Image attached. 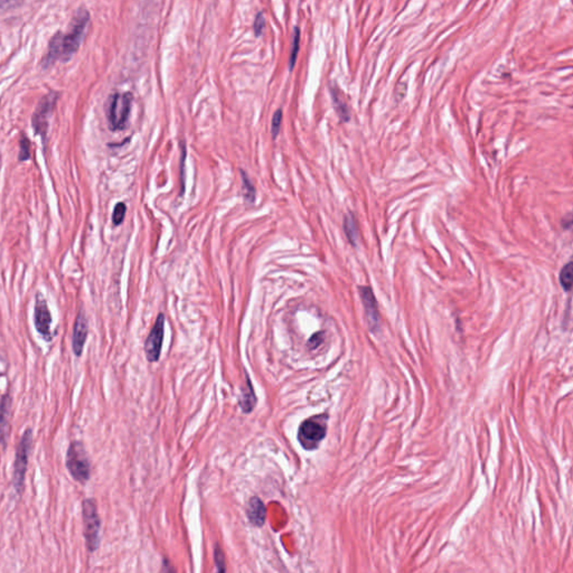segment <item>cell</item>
<instances>
[{
	"label": "cell",
	"mask_w": 573,
	"mask_h": 573,
	"mask_svg": "<svg viewBox=\"0 0 573 573\" xmlns=\"http://www.w3.org/2000/svg\"><path fill=\"white\" fill-rule=\"evenodd\" d=\"M328 415H315L304 420L298 430V440L306 451H315L324 440L327 433Z\"/></svg>",
	"instance_id": "cell-2"
},
{
	"label": "cell",
	"mask_w": 573,
	"mask_h": 573,
	"mask_svg": "<svg viewBox=\"0 0 573 573\" xmlns=\"http://www.w3.org/2000/svg\"><path fill=\"white\" fill-rule=\"evenodd\" d=\"M281 122H282V110L278 109L272 117L271 135L273 139H275L280 132Z\"/></svg>",
	"instance_id": "cell-21"
},
{
	"label": "cell",
	"mask_w": 573,
	"mask_h": 573,
	"mask_svg": "<svg viewBox=\"0 0 573 573\" xmlns=\"http://www.w3.org/2000/svg\"><path fill=\"white\" fill-rule=\"evenodd\" d=\"M246 390H243L242 395L240 398V407L244 413H250L252 410L255 409V403H257V397L255 395V391L252 388L251 382H250L249 377H246Z\"/></svg>",
	"instance_id": "cell-15"
},
{
	"label": "cell",
	"mask_w": 573,
	"mask_h": 573,
	"mask_svg": "<svg viewBox=\"0 0 573 573\" xmlns=\"http://www.w3.org/2000/svg\"><path fill=\"white\" fill-rule=\"evenodd\" d=\"M322 340H324V334L316 333L313 337H311V338H310L309 342H308V346H309L310 348H316L317 346L322 344Z\"/></svg>",
	"instance_id": "cell-25"
},
{
	"label": "cell",
	"mask_w": 573,
	"mask_h": 573,
	"mask_svg": "<svg viewBox=\"0 0 573 573\" xmlns=\"http://www.w3.org/2000/svg\"><path fill=\"white\" fill-rule=\"evenodd\" d=\"M264 26H266V18H264V12H259L255 16V33L257 37H260L264 32Z\"/></svg>",
	"instance_id": "cell-23"
},
{
	"label": "cell",
	"mask_w": 573,
	"mask_h": 573,
	"mask_svg": "<svg viewBox=\"0 0 573 573\" xmlns=\"http://www.w3.org/2000/svg\"><path fill=\"white\" fill-rule=\"evenodd\" d=\"M562 226H563V230H570L571 226H572V215H571V213L567 214V217H563Z\"/></svg>",
	"instance_id": "cell-26"
},
{
	"label": "cell",
	"mask_w": 573,
	"mask_h": 573,
	"mask_svg": "<svg viewBox=\"0 0 573 573\" xmlns=\"http://www.w3.org/2000/svg\"><path fill=\"white\" fill-rule=\"evenodd\" d=\"M164 315L161 313L156 319L155 325L145 343V352H146L147 360L149 362H157L161 357L163 340H164Z\"/></svg>",
	"instance_id": "cell-7"
},
{
	"label": "cell",
	"mask_w": 573,
	"mask_h": 573,
	"mask_svg": "<svg viewBox=\"0 0 573 573\" xmlns=\"http://www.w3.org/2000/svg\"><path fill=\"white\" fill-rule=\"evenodd\" d=\"M331 97H333L334 107H335V110H336L338 117L340 118V120L347 122L351 117H349V111H348L345 102L343 101L342 98L340 97V94L337 93L336 91H331Z\"/></svg>",
	"instance_id": "cell-17"
},
{
	"label": "cell",
	"mask_w": 573,
	"mask_h": 573,
	"mask_svg": "<svg viewBox=\"0 0 573 573\" xmlns=\"http://www.w3.org/2000/svg\"><path fill=\"white\" fill-rule=\"evenodd\" d=\"M215 563L217 565V570L219 571H226V560H224V554H223V551L221 550V547H215Z\"/></svg>",
	"instance_id": "cell-24"
},
{
	"label": "cell",
	"mask_w": 573,
	"mask_h": 573,
	"mask_svg": "<svg viewBox=\"0 0 573 573\" xmlns=\"http://www.w3.org/2000/svg\"><path fill=\"white\" fill-rule=\"evenodd\" d=\"M89 14L84 10L79 12L73 23V28L63 36H56L51 44L50 59H65L79 48L85 27L88 25Z\"/></svg>",
	"instance_id": "cell-1"
},
{
	"label": "cell",
	"mask_w": 573,
	"mask_h": 573,
	"mask_svg": "<svg viewBox=\"0 0 573 573\" xmlns=\"http://www.w3.org/2000/svg\"><path fill=\"white\" fill-rule=\"evenodd\" d=\"M344 232H345L346 237H347L348 242L351 243L352 246H356L357 241H358V224H357L356 219H355L354 214H346L344 217Z\"/></svg>",
	"instance_id": "cell-14"
},
{
	"label": "cell",
	"mask_w": 573,
	"mask_h": 573,
	"mask_svg": "<svg viewBox=\"0 0 573 573\" xmlns=\"http://www.w3.org/2000/svg\"><path fill=\"white\" fill-rule=\"evenodd\" d=\"M55 101L56 97L53 94L44 98L38 104L34 117H33V127L35 130V135L41 136L43 143L46 140L48 118L53 110V107L55 106Z\"/></svg>",
	"instance_id": "cell-8"
},
{
	"label": "cell",
	"mask_w": 573,
	"mask_h": 573,
	"mask_svg": "<svg viewBox=\"0 0 573 573\" xmlns=\"http://www.w3.org/2000/svg\"><path fill=\"white\" fill-rule=\"evenodd\" d=\"M241 175H242L243 193H244V197H246V199L248 202L253 203L255 199V186H253V184H252L251 181H250L249 177H248V174H246L243 172V170H241Z\"/></svg>",
	"instance_id": "cell-19"
},
{
	"label": "cell",
	"mask_w": 573,
	"mask_h": 573,
	"mask_svg": "<svg viewBox=\"0 0 573 573\" xmlns=\"http://www.w3.org/2000/svg\"><path fill=\"white\" fill-rule=\"evenodd\" d=\"M83 527H84L85 542L89 551L97 550L100 544V522L97 503L94 500H85L82 504Z\"/></svg>",
	"instance_id": "cell-5"
},
{
	"label": "cell",
	"mask_w": 573,
	"mask_h": 573,
	"mask_svg": "<svg viewBox=\"0 0 573 573\" xmlns=\"http://www.w3.org/2000/svg\"><path fill=\"white\" fill-rule=\"evenodd\" d=\"M66 467L76 482L85 484L91 475L90 460L82 442H73L66 453Z\"/></svg>",
	"instance_id": "cell-3"
},
{
	"label": "cell",
	"mask_w": 573,
	"mask_h": 573,
	"mask_svg": "<svg viewBox=\"0 0 573 573\" xmlns=\"http://www.w3.org/2000/svg\"><path fill=\"white\" fill-rule=\"evenodd\" d=\"M34 318H35V327L38 333L41 334L42 336L50 340L52 338V334H51V324H52V316H51V311L47 306L46 300L42 297L41 293H38L36 297L35 304V313H34Z\"/></svg>",
	"instance_id": "cell-10"
},
{
	"label": "cell",
	"mask_w": 573,
	"mask_h": 573,
	"mask_svg": "<svg viewBox=\"0 0 573 573\" xmlns=\"http://www.w3.org/2000/svg\"><path fill=\"white\" fill-rule=\"evenodd\" d=\"M558 280H560V284H561L565 291H567V293L571 291L573 282V264L571 261L562 268L560 275H558Z\"/></svg>",
	"instance_id": "cell-16"
},
{
	"label": "cell",
	"mask_w": 573,
	"mask_h": 573,
	"mask_svg": "<svg viewBox=\"0 0 573 573\" xmlns=\"http://www.w3.org/2000/svg\"><path fill=\"white\" fill-rule=\"evenodd\" d=\"M358 295L362 300L363 307L365 311L366 322L369 325L370 329L372 331H377L379 324H380V315H379L376 298H375L373 290L371 286H358Z\"/></svg>",
	"instance_id": "cell-9"
},
{
	"label": "cell",
	"mask_w": 573,
	"mask_h": 573,
	"mask_svg": "<svg viewBox=\"0 0 573 573\" xmlns=\"http://www.w3.org/2000/svg\"><path fill=\"white\" fill-rule=\"evenodd\" d=\"M33 433L32 430L27 429L21 437L19 445L17 446L16 451L15 465H14V485L16 491L19 493L23 489L25 475H26L27 464H28V456H30V448H32Z\"/></svg>",
	"instance_id": "cell-6"
},
{
	"label": "cell",
	"mask_w": 573,
	"mask_h": 573,
	"mask_svg": "<svg viewBox=\"0 0 573 573\" xmlns=\"http://www.w3.org/2000/svg\"><path fill=\"white\" fill-rule=\"evenodd\" d=\"M12 395H3L0 401V444L3 449L7 447L10 433V417H12Z\"/></svg>",
	"instance_id": "cell-11"
},
{
	"label": "cell",
	"mask_w": 573,
	"mask_h": 573,
	"mask_svg": "<svg viewBox=\"0 0 573 573\" xmlns=\"http://www.w3.org/2000/svg\"><path fill=\"white\" fill-rule=\"evenodd\" d=\"M19 147H21V152H19L18 158L21 161H28L30 158V141L28 140V138L23 136L19 141Z\"/></svg>",
	"instance_id": "cell-22"
},
{
	"label": "cell",
	"mask_w": 573,
	"mask_h": 573,
	"mask_svg": "<svg viewBox=\"0 0 573 573\" xmlns=\"http://www.w3.org/2000/svg\"><path fill=\"white\" fill-rule=\"evenodd\" d=\"M132 94L116 93L109 101L108 120L110 129L113 131L123 130L128 123L129 116L131 112Z\"/></svg>",
	"instance_id": "cell-4"
},
{
	"label": "cell",
	"mask_w": 573,
	"mask_h": 573,
	"mask_svg": "<svg viewBox=\"0 0 573 573\" xmlns=\"http://www.w3.org/2000/svg\"><path fill=\"white\" fill-rule=\"evenodd\" d=\"M126 212L127 206L125 203H118V204L114 206L113 214H112V221H113L114 226H118L122 224L123 219H125V217H126Z\"/></svg>",
	"instance_id": "cell-20"
},
{
	"label": "cell",
	"mask_w": 573,
	"mask_h": 573,
	"mask_svg": "<svg viewBox=\"0 0 573 573\" xmlns=\"http://www.w3.org/2000/svg\"><path fill=\"white\" fill-rule=\"evenodd\" d=\"M88 333V319L85 317L84 311L80 310L79 315L76 317L75 324H74L73 338H72V346H73L74 354L76 356L82 355Z\"/></svg>",
	"instance_id": "cell-12"
},
{
	"label": "cell",
	"mask_w": 573,
	"mask_h": 573,
	"mask_svg": "<svg viewBox=\"0 0 573 573\" xmlns=\"http://www.w3.org/2000/svg\"><path fill=\"white\" fill-rule=\"evenodd\" d=\"M246 514L253 525L257 527H262L266 518V506L262 503V500L259 498H252L246 507Z\"/></svg>",
	"instance_id": "cell-13"
},
{
	"label": "cell",
	"mask_w": 573,
	"mask_h": 573,
	"mask_svg": "<svg viewBox=\"0 0 573 573\" xmlns=\"http://www.w3.org/2000/svg\"><path fill=\"white\" fill-rule=\"evenodd\" d=\"M299 48H300V30L295 26L293 28V45H291V51H290L289 57V70L293 71L295 68V61H297V56H298Z\"/></svg>",
	"instance_id": "cell-18"
}]
</instances>
